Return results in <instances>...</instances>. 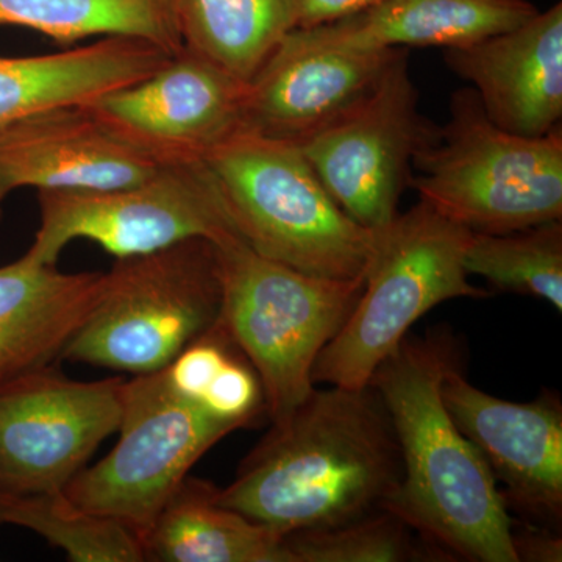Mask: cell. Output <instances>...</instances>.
Returning <instances> with one entry per match:
<instances>
[{
  "mask_svg": "<svg viewBox=\"0 0 562 562\" xmlns=\"http://www.w3.org/2000/svg\"><path fill=\"white\" fill-rule=\"evenodd\" d=\"M401 479V450L379 392L314 386L286 419L272 424L216 497L291 535L383 509Z\"/></svg>",
  "mask_w": 562,
  "mask_h": 562,
  "instance_id": "obj_1",
  "label": "cell"
},
{
  "mask_svg": "<svg viewBox=\"0 0 562 562\" xmlns=\"http://www.w3.org/2000/svg\"><path fill=\"white\" fill-rule=\"evenodd\" d=\"M458 357L452 336L432 333L403 339L373 372L369 386L386 406L402 460L383 509L450 557L519 562L501 487L443 405L442 380Z\"/></svg>",
  "mask_w": 562,
  "mask_h": 562,
  "instance_id": "obj_2",
  "label": "cell"
},
{
  "mask_svg": "<svg viewBox=\"0 0 562 562\" xmlns=\"http://www.w3.org/2000/svg\"><path fill=\"white\" fill-rule=\"evenodd\" d=\"M202 162L257 254L322 279L364 273L373 232L344 213L299 144L239 131Z\"/></svg>",
  "mask_w": 562,
  "mask_h": 562,
  "instance_id": "obj_3",
  "label": "cell"
},
{
  "mask_svg": "<svg viewBox=\"0 0 562 562\" xmlns=\"http://www.w3.org/2000/svg\"><path fill=\"white\" fill-rule=\"evenodd\" d=\"M409 188L446 220L502 235L562 220V127L516 135L484 113L471 87L454 91L449 120L413 161Z\"/></svg>",
  "mask_w": 562,
  "mask_h": 562,
  "instance_id": "obj_4",
  "label": "cell"
},
{
  "mask_svg": "<svg viewBox=\"0 0 562 562\" xmlns=\"http://www.w3.org/2000/svg\"><path fill=\"white\" fill-rule=\"evenodd\" d=\"M220 266V324L257 372L272 424L313 391V371L364 286L322 279L257 254L228 233L213 241Z\"/></svg>",
  "mask_w": 562,
  "mask_h": 562,
  "instance_id": "obj_5",
  "label": "cell"
},
{
  "mask_svg": "<svg viewBox=\"0 0 562 562\" xmlns=\"http://www.w3.org/2000/svg\"><path fill=\"white\" fill-rule=\"evenodd\" d=\"M472 232L417 202L373 232L364 286L341 330L327 344L313 383L366 387L409 328L435 306L490 292L469 281L464 257Z\"/></svg>",
  "mask_w": 562,
  "mask_h": 562,
  "instance_id": "obj_6",
  "label": "cell"
},
{
  "mask_svg": "<svg viewBox=\"0 0 562 562\" xmlns=\"http://www.w3.org/2000/svg\"><path fill=\"white\" fill-rule=\"evenodd\" d=\"M221 303L220 266L210 239L116 260L61 357L135 376L160 372L220 321Z\"/></svg>",
  "mask_w": 562,
  "mask_h": 562,
  "instance_id": "obj_7",
  "label": "cell"
},
{
  "mask_svg": "<svg viewBox=\"0 0 562 562\" xmlns=\"http://www.w3.org/2000/svg\"><path fill=\"white\" fill-rule=\"evenodd\" d=\"M239 428L177 394L161 371L135 376L124 386L120 441L65 494L81 508L124 524L143 542L192 465Z\"/></svg>",
  "mask_w": 562,
  "mask_h": 562,
  "instance_id": "obj_8",
  "label": "cell"
},
{
  "mask_svg": "<svg viewBox=\"0 0 562 562\" xmlns=\"http://www.w3.org/2000/svg\"><path fill=\"white\" fill-rule=\"evenodd\" d=\"M38 202L40 228L25 255L41 265H57L76 239L124 260L236 233L203 162L165 166L143 183L114 190L38 191Z\"/></svg>",
  "mask_w": 562,
  "mask_h": 562,
  "instance_id": "obj_9",
  "label": "cell"
},
{
  "mask_svg": "<svg viewBox=\"0 0 562 562\" xmlns=\"http://www.w3.org/2000/svg\"><path fill=\"white\" fill-rule=\"evenodd\" d=\"M436 131L403 50L371 91L299 147L344 213L375 232L397 216L414 157Z\"/></svg>",
  "mask_w": 562,
  "mask_h": 562,
  "instance_id": "obj_10",
  "label": "cell"
},
{
  "mask_svg": "<svg viewBox=\"0 0 562 562\" xmlns=\"http://www.w3.org/2000/svg\"><path fill=\"white\" fill-rule=\"evenodd\" d=\"M124 386L76 382L49 366L0 384V491H65L120 428Z\"/></svg>",
  "mask_w": 562,
  "mask_h": 562,
  "instance_id": "obj_11",
  "label": "cell"
},
{
  "mask_svg": "<svg viewBox=\"0 0 562 562\" xmlns=\"http://www.w3.org/2000/svg\"><path fill=\"white\" fill-rule=\"evenodd\" d=\"M246 85L183 47L146 79L87 109L160 165H195L243 131Z\"/></svg>",
  "mask_w": 562,
  "mask_h": 562,
  "instance_id": "obj_12",
  "label": "cell"
},
{
  "mask_svg": "<svg viewBox=\"0 0 562 562\" xmlns=\"http://www.w3.org/2000/svg\"><path fill=\"white\" fill-rule=\"evenodd\" d=\"M442 401L462 435L502 483L506 508L543 522L562 514V408L553 394L516 403L494 397L462 375L460 362L442 380Z\"/></svg>",
  "mask_w": 562,
  "mask_h": 562,
  "instance_id": "obj_13",
  "label": "cell"
},
{
  "mask_svg": "<svg viewBox=\"0 0 562 562\" xmlns=\"http://www.w3.org/2000/svg\"><path fill=\"white\" fill-rule=\"evenodd\" d=\"M403 50L325 46L292 31L247 81L243 131L301 144L371 91Z\"/></svg>",
  "mask_w": 562,
  "mask_h": 562,
  "instance_id": "obj_14",
  "label": "cell"
},
{
  "mask_svg": "<svg viewBox=\"0 0 562 562\" xmlns=\"http://www.w3.org/2000/svg\"><path fill=\"white\" fill-rule=\"evenodd\" d=\"M162 168L87 105L41 114L0 135L2 199L20 188L87 192L132 187Z\"/></svg>",
  "mask_w": 562,
  "mask_h": 562,
  "instance_id": "obj_15",
  "label": "cell"
},
{
  "mask_svg": "<svg viewBox=\"0 0 562 562\" xmlns=\"http://www.w3.org/2000/svg\"><path fill=\"white\" fill-rule=\"evenodd\" d=\"M443 61L498 127L531 138L561 127V2L512 31L443 50Z\"/></svg>",
  "mask_w": 562,
  "mask_h": 562,
  "instance_id": "obj_16",
  "label": "cell"
},
{
  "mask_svg": "<svg viewBox=\"0 0 562 562\" xmlns=\"http://www.w3.org/2000/svg\"><path fill=\"white\" fill-rule=\"evenodd\" d=\"M172 55L150 41L102 36L58 54L0 57V135L146 79Z\"/></svg>",
  "mask_w": 562,
  "mask_h": 562,
  "instance_id": "obj_17",
  "label": "cell"
},
{
  "mask_svg": "<svg viewBox=\"0 0 562 562\" xmlns=\"http://www.w3.org/2000/svg\"><path fill=\"white\" fill-rule=\"evenodd\" d=\"M102 272L65 273L27 255L0 268V384L47 368L90 316Z\"/></svg>",
  "mask_w": 562,
  "mask_h": 562,
  "instance_id": "obj_18",
  "label": "cell"
},
{
  "mask_svg": "<svg viewBox=\"0 0 562 562\" xmlns=\"http://www.w3.org/2000/svg\"><path fill=\"white\" fill-rule=\"evenodd\" d=\"M539 9L531 0H384L347 20L295 31L325 46L350 49H458L512 31Z\"/></svg>",
  "mask_w": 562,
  "mask_h": 562,
  "instance_id": "obj_19",
  "label": "cell"
},
{
  "mask_svg": "<svg viewBox=\"0 0 562 562\" xmlns=\"http://www.w3.org/2000/svg\"><path fill=\"white\" fill-rule=\"evenodd\" d=\"M216 491L184 480L144 536L146 561L291 562L284 535L221 505Z\"/></svg>",
  "mask_w": 562,
  "mask_h": 562,
  "instance_id": "obj_20",
  "label": "cell"
},
{
  "mask_svg": "<svg viewBox=\"0 0 562 562\" xmlns=\"http://www.w3.org/2000/svg\"><path fill=\"white\" fill-rule=\"evenodd\" d=\"M183 47L249 81L294 31V0H177Z\"/></svg>",
  "mask_w": 562,
  "mask_h": 562,
  "instance_id": "obj_21",
  "label": "cell"
},
{
  "mask_svg": "<svg viewBox=\"0 0 562 562\" xmlns=\"http://www.w3.org/2000/svg\"><path fill=\"white\" fill-rule=\"evenodd\" d=\"M31 29L61 46L92 36L150 41L183 49L177 0H0V27Z\"/></svg>",
  "mask_w": 562,
  "mask_h": 562,
  "instance_id": "obj_22",
  "label": "cell"
},
{
  "mask_svg": "<svg viewBox=\"0 0 562 562\" xmlns=\"http://www.w3.org/2000/svg\"><path fill=\"white\" fill-rule=\"evenodd\" d=\"M0 524L43 536L76 562H139L143 542L124 524L88 512L63 492L0 491Z\"/></svg>",
  "mask_w": 562,
  "mask_h": 562,
  "instance_id": "obj_23",
  "label": "cell"
},
{
  "mask_svg": "<svg viewBox=\"0 0 562 562\" xmlns=\"http://www.w3.org/2000/svg\"><path fill=\"white\" fill-rule=\"evenodd\" d=\"M464 266L495 290L541 299L562 312L561 221L502 235L472 233Z\"/></svg>",
  "mask_w": 562,
  "mask_h": 562,
  "instance_id": "obj_24",
  "label": "cell"
},
{
  "mask_svg": "<svg viewBox=\"0 0 562 562\" xmlns=\"http://www.w3.org/2000/svg\"><path fill=\"white\" fill-rule=\"evenodd\" d=\"M412 528L386 509L319 530L284 535L291 562H405L420 560Z\"/></svg>",
  "mask_w": 562,
  "mask_h": 562,
  "instance_id": "obj_25",
  "label": "cell"
},
{
  "mask_svg": "<svg viewBox=\"0 0 562 562\" xmlns=\"http://www.w3.org/2000/svg\"><path fill=\"white\" fill-rule=\"evenodd\" d=\"M199 403L241 428L250 425L266 409L260 379L239 350L225 362Z\"/></svg>",
  "mask_w": 562,
  "mask_h": 562,
  "instance_id": "obj_26",
  "label": "cell"
},
{
  "mask_svg": "<svg viewBox=\"0 0 562 562\" xmlns=\"http://www.w3.org/2000/svg\"><path fill=\"white\" fill-rule=\"evenodd\" d=\"M384 0H294V31H310L371 10Z\"/></svg>",
  "mask_w": 562,
  "mask_h": 562,
  "instance_id": "obj_27",
  "label": "cell"
},
{
  "mask_svg": "<svg viewBox=\"0 0 562 562\" xmlns=\"http://www.w3.org/2000/svg\"><path fill=\"white\" fill-rule=\"evenodd\" d=\"M514 550L517 561L560 562L562 560V541L546 532L513 531Z\"/></svg>",
  "mask_w": 562,
  "mask_h": 562,
  "instance_id": "obj_28",
  "label": "cell"
},
{
  "mask_svg": "<svg viewBox=\"0 0 562 562\" xmlns=\"http://www.w3.org/2000/svg\"><path fill=\"white\" fill-rule=\"evenodd\" d=\"M2 202H3V199H2V198H0V205H2Z\"/></svg>",
  "mask_w": 562,
  "mask_h": 562,
  "instance_id": "obj_29",
  "label": "cell"
}]
</instances>
